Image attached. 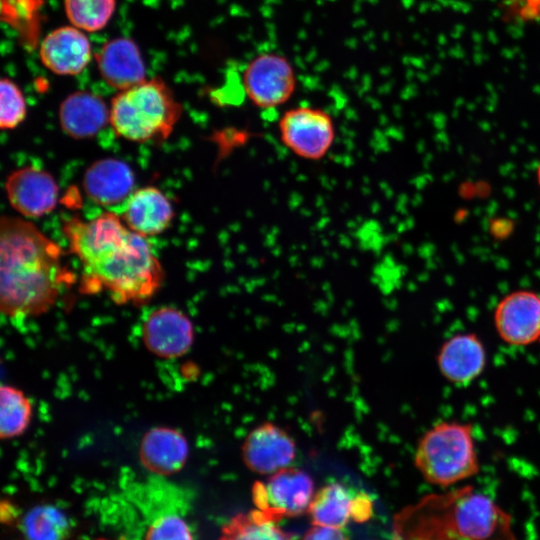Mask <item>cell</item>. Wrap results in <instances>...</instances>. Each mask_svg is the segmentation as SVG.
<instances>
[{
	"label": "cell",
	"instance_id": "1",
	"mask_svg": "<svg viewBox=\"0 0 540 540\" xmlns=\"http://www.w3.org/2000/svg\"><path fill=\"white\" fill-rule=\"evenodd\" d=\"M70 251L82 263V288L105 290L119 304L149 300L161 287L164 271L150 243L113 212L63 223Z\"/></svg>",
	"mask_w": 540,
	"mask_h": 540
},
{
	"label": "cell",
	"instance_id": "2",
	"mask_svg": "<svg viewBox=\"0 0 540 540\" xmlns=\"http://www.w3.org/2000/svg\"><path fill=\"white\" fill-rule=\"evenodd\" d=\"M61 249L32 222L0 221V307L8 317L37 316L56 302L67 272Z\"/></svg>",
	"mask_w": 540,
	"mask_h": 540
},
{
	"label": "cell",
	"instance_id": "3",
	"mask_svg": "<svg viewBox=\"0 0 540 540\" xmlns=\"http://www.w3.org/2000/svg\"><path fill=\"white\" fill-rule=\"evenodd\" d=\"M393 540H515L511 517L466 485L423 497L394 518Z\"/></svg>",
	"mask_w": 540,
	"mask_h": 540
},
{
	"label": "cell",
	"instance_id": "4",
	"mask_svg": "<svg viewBox=\"0 0 540 540\" xmlns=\"http://www.w3.org/2000/svg\"><path fill=\"white\" fill-rule=\"evenodd\" d=\"M414 464L425 481L443 488L468 480L480 471L474 425L442 419L419 438Z\"/></svg>",
	"mask_w": 540,
	"mask_h": 540
},
{
	"label": "cell",
	"instance_id": "5",
	"mask_svg": "<svg viewBox=\"0 0 540 540\" xmlns=\"http://www.w3.org/2000/svg\"><path fill=\"white\" fill-rule=\"evenodd\" d=\"M182 111L172 90L155 77L119 91L111 102L110 124L117 136L132 142L162 141Z\"/></svg>",
	"mask_w": 540,
	"mask_h": 540
},
{
	"label": "cell",
	"instance_id": "6",
	"mask_svg": "<svg viewBox=\"0 0 540 540\" xmlns=\"http://www.w3.org/2000/svg\"><path fill=\"white\" fill-rule=\"evenodd\" d=\"M282 145L293 155L306 161H320L333 147L336 125L323 108L299 105L287 109L277 123Z\"/></svg>",
	"mask_w": 540,
	"mask_h": 540
},
{
	"label": "cell",
	"instance_id": "7",
	"mask_svg": "<svg viewBox=\"0 0 540 540\" xmlns=\"http://www.w3.org/2000/svg\"><path fill=\"white\" fill-rule=\"evenodd\" d=\"M243 91L253 106L274 110L287 103L297 88L292 63L274 52L258 54L249 61L242 75Z\"/></svg>",
	"mask_w": 540,
	"mask_h": 540
},
{
	"label": "cell",
	"instance_id": "8",
	"mask_svg": "<svg viewBox=\"0 0 540 540\" xmlns=\"http://www.w3.org/2000/svg\"><path fill=\"white\" fill-rule=\"evenodd\" d=\"M313 490V480L308 473L286 467L271 474L265 483L255 482L252 497L257 509L269 520L277 522L283 517H295L308 511Z\"/></svg>",
	"mask_w": 540,
	"mask_h": 540
},
{
	"label": "cell",
	"instance_id": "9",
	"mask_svg": "<svg viewBox=\"0 0 540 540\" xmlns=\"http://www.w3.org/2000/svg\"><path fill=\"white\" fill-rule=\"evenodd\" d=\"M492 322L506 345L525 348L540 342V293L519 289L505 294L496 304Z\"/></svg>",
	"mask_w": 540,
	"mask_h": 540
},
{
	"label": "cell",
	"instance_id": "10",
	"mask_svg": "<svg viewBox=\"0 0 540 540\" xmlns=\"http://www.w3.org/2000/svg\"><path fill=\"white\" fill-rule=\"evenodd\" d=\"M488 352L481 337L469 331L446 338L436 353V365L442 378L455 387H467L484 373Z\"/></svg>",
	"mask_w": 540,
	"mask_h": 540
},
{
	"label": "cell",
	"instance_id": "11",
	"mask_svg": "<svg viewBox=\"0 0 540 540\" xmlns=\"http://www.w3.org/2000/svg\"><path fill=\"white\" fill-rule=\"evenodd\" d=\"M247 468L257 474H273L286 468L296 457L290 434L275 423L265 422L249 432L241 446Z\"/></svg>",
	"mask_w": 540,
	"mask_h": 540
},
{
	"label": "cell",
	"instance_id": "12",
	"mask_svg": "<svg viewBox=\"0 0 540 540\" xmlns=\"http://www.w3.org/2000/svg\"><path fill=\"white\" fill-rule=\"evenodd\" d=\"M5 190L10 205L27 218H39L50 213L58 202L59 188L53 176L33 166L10 173Z\"/></svg>",
	"mask_w": 540,
	"mask_h": 540
},
{
	"label": "cell",
	"instance_id": "13",
	"mask_svg": "<svg viewBox=\"0 0 540 540\" xmlns=\"http://www.w3.org/2000/svg\"><path fill=\"white\" fill-rule=\"evenodd\" d=\"M142 336L144 345L162 358L185 354L194 340V328L186 314L174 307H160L146 318Z\"/></svg>",
	"mask_w": 540,
	"mask_h": 540
},
{
	"label": "cell",
	"instance_id": "14",
	"mask_svg": "<svg viewBox=\"0 0 540 540\" xmlns=\"http://www.w3.org/2000/svg\"><path fill=\"white\" fill-rule=\"evenodd\" d=\"M42 64L58 75L80 74L91 60V44L82 30L74 26L57 28L40 44Z\"/></svg>",
	"mask_w": 540,
	"mask_h": 540
},
{
	"label": "cell",
	"instance_id": "15",
	"mask_svg": "<svg viewBox=\"0 0 540 540\" xmlns=\"http://www.w3.org/2000/svg\"><path fill=\"white\" fill-rule=\"evenodd\" d=\"M134 173L130 166L119 159L105 158L93 162L83 176L86 195L101 206H116L134 192Z\"/></svg>",
	"mask_w": 540,
	"mask_h": 540
},
{
	"label": "cell",
	"instance_id": "16",
	"mask_svg": "<svg viewBox=\"0 0 540 540\" xmlns=\"http://www.w3.org/2000/svg\"><path fill=\"white\" fill-rule=\"evenodd\" d=\"M96 61L103 80L111 87L122 91L146 80V69L136 43L125 37L106 42Z\"/></svg>",
	"mask_w": 540,
	"mask_h": 540
},
{
	"label": "cell",
	"instance_id": "17",
	"mask_svg": "<svg viewBox=\"0 0 540 540\" xmlns=\"http://www.w3.org/2000/svg\"><path fill=\"white\" fill-rule=\"evenodd\" d=\"M174 209L169 198L155 187L135 190L124 203L121 219L132 231L154 236L171 225Z\"/></svg>",
	"mask_w": 540,
	"mask_h": 540
},
{
	"label": "cell",
	"instance_id": "18",
	"mask_svg": "<svg viewBox=\"0 0 540 540\" xmlns=\"http://www.w3.org/2000/svg\"><path fill=\"white\" fill-rule=\"evenodd\" d=\"M189 455L185 436L170 427H154L142 438L139 458L150 472L166 476L180 471Z\"/></svg>",
	"mask_w": 540,
	"mask_h": 540
},
{
	"label": "cell",
	"instance_id": "19",
	"mask_svg": "<svg viewBox=\"0 0 540 540\" xmlns=\"http://www.w3.org/2000/svg\"><path fill=\"white\" fill-rule=\"evenodd\" d=\"M59 121L68 136L87 139L98 134L110 122V110L98 95L77 91L61 103Z\"/></svg>",
	"mask_w": 540,
	"mask_h": 540
},
{
	"label": "cell",
	"instance_id": "20",
	"mask_svg": "<svg viewBox=\"0 0 540 540\" xmlns=\"http://www.w3.org/2000/svg\"><path fill=\"white\" fill-rule=\"evenodd\" d=\"M353 497L339 482L323 486L313 496L308 508L312 524L342 528L351 518Z\"/></svg>",
	"mask_w": 540,
	"mask_h": 540
},
{
	"label": "cell",
	"instance_id": "21",
	"mask_svg": "<svg viewBox=\"0 0 540 540\" xmlns=\"http://www.w3.org/2000/svg\"><path fill=\"white\" fill-rule=\"evenodd\" d=\"M275 523L258 509L240 513L224 525L218 540H291Z\"/></svg>",
	"mask_w": 540,
	"mask_h": 540
},
{
	"label": "cell",
	"instance_id": "22",
	"mask_svg": "<svg viewBox=\"0 0 540 540\" xmlns=\"http://www.w3.org/2000/svg\"><path fill=\"white\" fill-rule=\"evenodd\" d=\"M32 418L30 399L18 388L2 385L0 389V436L11 439L23 434Z\"/></svg>",
	"mask_w": 540,
	"mask_h": 540
},
{
	"label": "cell",
	"instance_id": "23",
	"mask_svg": "<svg viewBox=\"0 0 540 540\" xmlns=\"http://www.w3.org/2000/svg\"><path fill=\"white\" fill-rule=\"evenodd\" d=\"M115 7L116 0H64V10L72 26L86 32L104 28Z\"/></svg>",
	"mask_w": 540,
	"mask_h": 540
},
{
	"label": "cell",
	"instance_id": "24",
	"mask_svg": "<svg viewBox=\"0 0 540 540\" xmlns=\"http://www.w3.org/2000/svg\"><path fill=\"white\" fill-rule=\"evenodd\" d=\"M22 529L27 540H64L68 533V523L60 510L50 505H41L25 516Z\"/></svg>",
	"mask_w": 540,
	"mask_h": 540
},
{
	"label": "cell",
	"instance_id": "25",
	"mask_svg": "<svg viewBox=\"0 0 540 540\" xmlns=\"http://www.w3.org/2000/svg\"><path fill=\"white\" fill-rule=\"evenodd\" d=\"M27 107L20 88L9 78L0 82V127L14 129L26 117Z\"/></svg>",
	"mask_w": 540,
	"mask_h": 540
},
{
	"label": "cell",
	"instance_id": "26",
	"mask_svg": "<svg viewBox=\"0 0 540 540\" xmlns=\"http://www.w3.org/2000/svg\"><path fill=\"white\" fill-rule=\"evenodd\" d=\"M145 540H194L187 521L177 512H162L151 521Z\"/></svg>",
	"mask_w": 540,
	"mask_h": 540
},
{
	"label": "cell",
	"instance_id": "27",
	"mask_svg": "<svg viewBox=\"0 0 540 540\" xmlns=\"http://www.w3.org/2000/svg\"><path fill=\"white\" fill-rule=\"evenodd\" d=\"M373 512V503L368 494L359 492L352 501L351 518L356 522L367 521Z\"/></svg>",
	"mask_w": 540,
	"mask_h": 540
},
{
	"label": "cell",
	"instance_id": "28",
	"mask_svg": "<svg viewBox=\"0 0 540 540\" xmlns=\"http://www.w3.org/2000/svg\"><path fill=\"white\" fill-rule=\"evenodd\" d=\"M303 540H347L345 534L339 528L314 526L309 529Z\"/></svg>",
	"mask_w": 540,
	"mask_h": 540
},
{
	"label": "cell",
	"instance_id": "29",
	"mask_svg": "<svg viewBox=\"0 0 540 540\" xmlns=\"http://www.w3.org/2000/svg\"><path fill=\"white\" fill-rule=\"evenodd\" d=\"M536 179H537V183L540 187V163L538 164L537 166V169H536Z\"/></svg>",
	"mask_w": 540,
	"mask_h": 540
},
{
	"label": "cell",
	"instance_id": "30",
	"mask_svg": "<svg viewBox=\"0 0 540 540\" xmlns=\"http://www.w3.org/2000/svg\"><path fill=\"white\" fill-rule=\"evenodd\" d=\"M96 540H108V539H102V538H101V539H96ZM119 540H124V539H119Z\"/></svg>",
	"mask_w": 540,
	"mask_h": 540
}]
</instances>
